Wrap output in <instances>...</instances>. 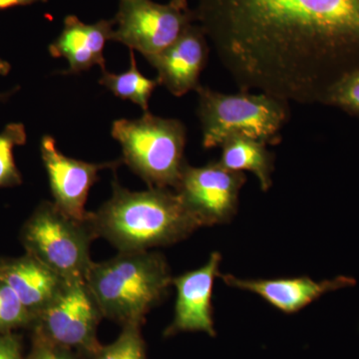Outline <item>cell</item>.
<instances>
[{
	"label": "cell",
	"instance_id": "obj_13",
	"mask_svg": "<svg viewBox=\"0 0 359 359\" xmlns=\"http://www.w3.org/2000/svg\"><path fill=\"white\" fill-rule=\"evenodd\" d=\"M114 20L84 23L77 16H66L60 34L49 45L52 57L65 58L68 69L65 74H78L98 65L106 70L104 49L112 40Z\"/></svg>",
	"mask_w": 359,
	"mask_h": 359
},
{
	"label": "cell",
	"instance_id": "obj_23",
	"mask_svg": "<svg viewBox=\"0 0 359 359\" xmlns=\"http://www.w3.org/2000/svg\"><path fill=\"white\" fill-rule=\"evenodd\" d=\"M35 359H71L62 351H59L55 346L42 347L37 353Z\"/></svg>",
	"mask_w": 359,
	"mask_h": 359
},
{
	"label": "cell",
	"instance_id": "obj_12",
	"mask_svg": "<svg viewBox=\"0 0 359 359\" xmlns=\"http://www.w3.org/2000/svg\"><path fill=\"white\" fill-rule=\"evenodd\" d=\"M222 256L214 252L204 266L173 278L177 290L174 320L168 332H204L214 337L212 294L215 280L219 276Z\"/></svg>",
	"mask_w": 359,
	"mask_h": 359
},
{
	"label": "cell",
	"instance_id": "obj_11",
	"mask_svg": "<svg viewBox=\"0 0 359 359\" xmlns=\"http://www.w3.org/2000/svg\"><path fill=\"white\" fill-rule=\"evenodd\" d=\"M209 40L198 23L189 26L173 44L146 60L157 71L158 83L176 97L196 91L209 60Z\"/></svg>",
	"mask_w": 359,
	"mask_h": 359
},
{
	"label": "cell",
	"instance_id": "obj_27",
	"mask_svg": "<svg viewBox=\"0 0 359 359\" xmlns=\"http://www.w3.org/2000/svg\"><path fill=\"white\" fill-rule=\"evenodd\" d=\"M16 90L18 89L11 90V91L6 92V93H0V101L6 100V99L8 98L9 96L13 95V94H14V92H16Z\"/></svg>",
	"mask_w": 359,
	"mask_h": 359
},
{
	"label": "cell",
	"instance_id": "obj_26",
	"mask_svg": "<svg viewBox=\"0 0 359 359\" xmlns=\"http://www.w3.org/2000/svg\"><path fill=\"white\" fill-rule=\"evenodd\" d=\"M11 69V65L7 61L0 58V75H4H4L8 74Z\"/></svg>",
	"mask_w": 359,
	"mask_h": 359
},
{
	"label": "cell",
	"instance_id": "obj_20",
	"mask_svg": "<svg viewBox=\"0 0 359 359\" xmlns=\"http://www.w3.org/2000/svg\"><path fill=\"white\" fill-rule=\"evenodd\" d=\"M323 105L339 108L359 118V69L340 79L328 92Z\"/></svg>",
	"mask_w": 359,
	"mask_h": 359
},
{
	"label": "cell",
	"instance_id": "obj_5",
	"mask_svg": "<svg viewBox=\"0 0 359 359\" xmlns=\"http://www.w3.org/2000/svg\"><path fill=\"white\" fill-rule=\"evenodd\" d=\"M111 135L121 145L122 162L149 188L176 189L188 164L183 123L147 112L139 119L116 120Z\"/></svg>",
	"mask_w": 359,
	"mask_h": 359
},
{
	"label": "cell",
	"instance_id": "obj_7",
	"mask_svg": "<svg viewBox=\"0 0 359 359\" xmlns=\"http://www.w3.org/2000/svg\"><path fill=\"white\" fill-rule=\"evenodd\" d=\"M112 41L119 42L144 57L167 49L195 22L193 11L153 0H119Z\"/></svg>",
	"mask_w": 359,
	"mask_h": 359
},
{
	"label": "cell",
	"instance_id": "obj_19",
	"mask_svg": "<svg viewBox=\"0 0 359 359\" xmlns=\"http://www.w3.org/2000/svg\"><path fill=\"white\" fill-rule=\"evenodd\" d=\"M140 325H125L122 334L110 346L98 351L96 359H145Z\"/></svg>",
	"mask_w": 359,
	"mask_h": 359
},
{
	"label": "cell",
	"instance_id": "obj_17",
	"mask_svg": "<svg viewBox=\"0 0 359 359\" xmlns=\"http://www.w3.org/2000/svg\"><path fill=\"white\" fill-rule=\"evenodd\" d=\"M130 68L121 74L102 71V76L99 83L112 92L116 97L132 101L140 106L144 113L149 112V100L156 87L159 85L157 79H150L144 76L137 66L134 51L130 52Z\"/></svg>",
	"mask_w": 359,
	"mask_h": 359
},
{
	"label": "cell",
	"instance_id": "obj_16",
	"mask_svg": "<svg viewBox=\"0 0 359 359\" xmlns=\"http://www.w3.org/2000/svg\"><path fill=\"white\" fill-rule=\"evenodd\" d=\"M219 147L222 152L219 163L222 166L231 171L250 172L257 177L261 190L268 192L273 186L275 155L266 148V144L236 135L226 139Z\"/></svg>",
	"mask_w": 359,
	"mask_h": 359
},
{
	"label": "cell",
	"instance_id": "obj_1",
	"mask_svg": "<svg viewBox=\"0 0 359 359\" xmlns=\"http://www.w3.org/2000/svg\"><path fill=\"white\" fill-rule=\"evenodd\" d=\"M193 13L240 91L323 105L359 69V0H196Z\"/></svg>",
	"mask_w": 359,
	"mask_h": 359
},
{
	"label": "cell",
	"instance_id": "obj_2",
	"mask_svg": "<svg viewBox=\"0 0 359 359\" xmlns=\"http://www.w3.org/2000/svg\"><path fill=\"white\" fill-rule=\"evenodd\" d=\"M87 223L120 252L173 245L203 226L173 189L133 192L116 181L110 199L89 212Z\"/></svg>",
	"mask_w": 359,
	"mask_h": 359
},
{
	"label": "cell",
	"instance_id": "obj_14",
	"mask_svg": "<svg viewBox=\"0 0 359 359\" xmlns=\"http://www.w3.org/2000/svg\"><path fill=\"white\" fill-rule=\"evenodd\" d=\"M223 282L233 289L247 290L285 313H294L306 308L325 292L353 283L348 278L316 282L313 278L301 276L292 278H241L233 275H219Z\"/></svg>",
	"mask_w": 359,
	"mask_h": 359
},
{
	"label": "cell",
	"instance_id": "obj_25",
	"mask_svg": "<svg viewBox=\"0 0 359 359\" xmlns=\"http://www.w3.org/2000/svg\"><path fill=\"white\" fill-rule=\"evenodd\" d=\"M170 4L177 7V8L181 9V11H188V9H190L189 8V0H171Z\"/></svg>",
	"mask_w": 359,
	"mask_h": 359
},
{
	"label": "cell",
	"instance_id": "obj_8",
	"mask_svg": "<svg viewBox=\"0 0 359 359\" xmlns=\"http://www.w3.org/2000/svg\"><path fill=\"white\" fill-rule=\"evenodd\" d=\"M245 181V173L226 169L219 161L203 167L187 164L175 191L203 226H212L229 223L237 214Z\"/></svg>",
	"mask_w": 359,
	"mask_h": 359
},
{
	"label": "cell",
	"instance_id": "obj_10",
	"mask_svg": "<svg viewBox=\"0 0 359 359\" xmlns=\"http://www.w3.org/2000/svg\"><path fill=\"white\" fill-rule=\"evenodd\" d=\"M40 154L43 162L53 203L70 218L86 221L90 189L98 181V173L104 169L118 167L122 161L88 163L67 157L59 151L53 137L45 135L40 142Z\"/></svg>",
	"mask_w": 359,
	"mask_h": 359
},
{
	"label": "cell",
	"instance_id": "obj_24",
	"mask_svg": "<svg viewBox=\"0 0 359 359\" xmlns=\"http://www.w3.org/2000/svg\"><path fill=\"white\" fill-rule=\"evenodd\" d=\"M47 0H0V11L11 7L30 6L37 2H46Z\"/></svg>",
	"mask_w": 359,
	"mask_h": 359
},
{
	"label": "cell",
	"instance_id": "obj_6",
	"mask_svg": "<svg viewBox=\"0 0 359 359\" xmlns=\"http://www.w3.org/2000/svg\"><path fill=\"white\" fill-rule=\"evenodd\" d=\"M95 238L87 219L70 218L48 201L35 209L21 231L26 254L65 280H85L93 264L90 247Z\"/></svg>",
	"mask_w": 359,
	"mask_h": 359
},
{
	"label": "cell",
	"instance_id": "obj_15",
	"mask_svg": "<svg viewBox=\"0 0 359 359\" xmlns=\"http://www.w3.org/2000/svg\"><path fill=\"white\" fill-rule=\"evenodd\" d=\"M0 280L15 292L34 318L55 299L65 283V278L28 254L0 261Z\"/></svg>",
	"mask_w": 359,
	"mask_h": 359
},
{
	"label": "cell",
	"instance_id": "obj_9",
	"mask_svg": "<svg viewBox=\"0 0 359 359\" xmlns=\"http://www.w3.org/2000/svg\"><path fill=\"white\" fill-rule=\"evenodd\" d=\"M100 309L85 280H65L62 289L34 320L45 337L59 346H93Z\"/></svg>",
	"mask_w": 359,
	"mask_h": 359
},
{
	"label": "cell",
	"instance_id": "obj_22",
	"mask_svg": "<svg viewBox=\"0 0 359 359\" xmlns=\"http://www.w3.org/2000/svg\"><path fill=\"white\" fill-rule=\"evenodd\" d=\"M0 359H21L20 344L13 337H0Z\"/></svg>",
	"mask_w": 359,
	"mask_h": 359
},
{
	"label": "cell",
	"instance_id": "obj_21",
	"mask_svg": "<svg viewBox=\"0 0 359 359\" xmlns=\"http://www.w3.org/2000/svg\"><path fill=\"white\" fill-rule=\"evenodd\" d=\"M34 320V316L6 283L0 280V330L25 325Z\"/></svg>",
	"mask_w": 359,
	"mask_h": 359
},
{
	"label": "cell",
	"instance_id": "obj_18",
	"mask_svg": "<svg viewBox=\"0 0 359 359\" xmlns=\"http://www.w3.org/2000/svg\"><path fill=\"white\" fill-rule=\"evenodd\" d=\"M26 139L25 127L21 123H11L0 132V188L22 183L14 160L13 150L18 146L25 145Z\"/></svg>",
	"mask_w": 359,
	"mask_h": 359
},
{
	"label": "cell",
	"instance_id": "obj_3",
	"mask_svg": "<svg viewBox=\"0 0 359 359\" xmlns=\"http://www.w3.org/2000/svg\"><path fill=\"white\" fill-rule=\"evenodd\" d=\"M171 271L163 255L151 250L120 252L92 264L85 276L102 316L124 325H140L172 287Z\"/></svg>",
	"mask_w": 359,
	"mask_h": 359
},
{
	"label": "cell",
	"instance_id": "obj_4",
	"mask_svg": "<svg viewBox=\"0 0 359 359\" xmlns=\"http://www.w3.org/2000/svg\"><path fill=\"white\" fill-rule=\"evenodd\" d=\"M198 117L205 149L219 147L236 135L276 145L290 117V102L266 93L226 94L200 85Z\"/></svg>",
	"mask_w": 359,
	"mask_h": 359
}]
</instances>
